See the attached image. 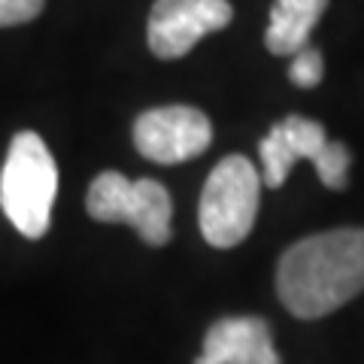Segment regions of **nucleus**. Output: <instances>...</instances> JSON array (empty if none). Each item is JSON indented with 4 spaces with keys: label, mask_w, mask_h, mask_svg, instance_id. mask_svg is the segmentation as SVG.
<instances>
[{
    "label": "nucleus",
    "mask_w": 364,
    "mask_h": 364,
    "mask_svg": "<svg viewBox=\"0 0 364 364\" xmlns=\"http://www.w3.org/2000/svg\"><path fill=\"white\" fill-rule=\"evenodd\" d=\"M364 291V228H334L291 243L277 267V294L298 318H322Z\"/></svg>",
    "instance_id": "1"
},
{
    "label": "nucleus",
    "mask_w": 364,
    "mask_h": 364,
    "mask_svg": "<svg viewBox=\"0 0 364 364\" xmlns=\"http://www.w3.org/2000/svg\"><path fill=\"white\" fill-rule=\"evenodd\" d=\"M325 76V58L316 46H304L301 52L291 55V64H289V79L298 88H316Z\"/></svg>",
    "instance_id": "11"
},
{
    "label": "nucleus",
    "mask_w": 364,
    "mask_h": 364,
    "mask_svg": "<svg viewBox=\"0 0 364 364\" xmlns=\"http://www.w3.org/2000/svg\"><path fill=\"white\" fill-rule=\"evenodd\" d=\"M55 195H58V164L37 131H18L9 143L0 170V207L18 234L40 240L49 231Z\"/></svg>",
    "instance_id": "2"
},
{
    "label": "nucleus",
    "mask_w": 364,
    "mask_h": 364,
    "mask_svg": "<svg viewBox=\"0 0 364 364\" xmlns=\"http://www.w3.org/2000/svg\"><path fill=\"white\" fill-rule=\"evenodd\" d=\"M85 210L95 222L131 225L146 246H167L173 237V200L158 179H128L104 170L91 182Z\"/></svg>",
    "instance_id": "4"
},
{
    "label": "nucleus",
    "mask_w": 364,
    "mask_h": 364,
    "mask_svg": "<svg viewBox=\"0 0 364 364\" xmlns=\"http://www.w3.org/2000/svg\"><path fill=\"white\" fill-rule=\"evenodd\" d=\"M46 0H0V28L28 25L43 13Z\"/></svg>",
    "instance_id": "12"
},
{
    "label": "nucleus",
    "mask_w": 364,
    "mask_h": 364,
    "mask_svg": "<svg viewBox=\"0 0 364 364\" xmlns=\"http://www.w3.org/2000/svg\"><path fill=\"white\" fill-rule=\"evenodd\" d=\"M213 122L207 112L186 104L155 107L136 116L134 146L155 164H182L210 149Z\"/></svg>",
    "instance_id": "5"
},
{
    "label": "nucleus",
    "mask_w": 364,
    "mask_h": 364,
    "mask_svg": "<svg viewBox=\"0 0 364 364\" xmlns=\"http://www.w3.org/2000/svg\"><path fill=\"white\" fill-rule=\"evenodd\" d=\"M331 0H273L270 21L264 31V46L270 55H294L310 46V33Z\"/></svg>",
    "instance_id": "9"
},
{
    "label": "nucleus",
    "mask_w": 364,
    "mask_h": 364,
    "mask_svg": "<svg viewBox=\"0 0 364 364\" xmlns=\"http://www.w3.org/2000/svg\"><path fill=\"white\" fill-rule=\"evenodd\" d=\"M195 364H282L270 325L258 316H225L203 334Z\"/></svg>",
    "instance_id": "7"
},
{
    "label": "nucleus",
    "mask_w": 364,
    "mask_h": 364,
    "mask_svg": "<svg viewBox=\"0 0 364 364\" xmlns=\"http://www.w3.org/2000/svg\"><path fill=\"white\" fill-rule=\"evenodd\" d=\"M264 176L246 155H225L210 170L198 203L203 240L215 249L240 246L255 228Z\"/></svg>",
    "instance_id": "3"
},
{
    "label": "nucleus",
    "mask_w": 364,
    "mask_h": 364,
    "mask_svg": "<svg viewBox=\"0 0 364 364\" xmlns=\"http://www.w3.org/2000/svg\"><path fill=\"white\" fill-rule=\"evenodd\" d=\"M318 182L331 191H346L349 188V167H352V152L346 143L331 140L325 146V152L313 161Z\"/></svg>",
    "instance_id": "10"
},
{
    "label": "nucleus",
    "mask_w": 364,
    "mask_h": 364,
    "mask_svg": "<svg viewBox=\"0 0 364 364\" xmlns=\"http://www.w3.org/2000/svg\"><path fill=\"white\" fill-rule=\"evenodd\" d=\"M231 0H155L146 40L155 58L173 61L207 37L231 25Z\"/></svg>",
    "instance_id": "6"
},
{
    "label": "nucleus",
    "mask_w": 364,
    "mask_h": 364,
    "mask_svg": "<svg viewBox=\"0 0 364 364\" xmlns=\"http://www.w3.org/2000/svg\"><path fill=\"white\" fill-rule=\"evenodd\" d=\"M328 131L322 122L306 119V116H286L267 131V136L258 143V158H261V176H264L267 188H279L289 179L291 167L301 158L316 161L325 152Z\"/></svg>",
    "instance_id": "8"
}]
</instances>
